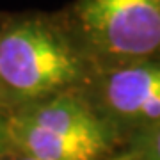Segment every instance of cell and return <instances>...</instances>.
I'll use <instances>...</instances> for the list:
<instances>
[{
    "mask_svg": "<svg viewBox=\"0 0 160 160\" xmlns=\"http://www.w3.org/2000/svg\"><path fill=\"white\" fill-rule=\"evenodd\" d=\"M82 77L80 52L48 23L16 22L0 34V89L14 100L57 96Z\"/></svg>",
    "mask_w": 160,
    "mask_h": 160,
    "instance_id": "obj_1",
    "label": "cell"
},
{
    "mask_svg": "<svg viewBox=\"0 0 160 160\" xmlns=\"http://www.w3.org/2000/svg\"><path fill=\"white\" fill-rule=\"evenodd\" d=\"M73 16L82 43L107 68L160 55V0H78Z\"/></svg>",
    "mask_w": 160,
    "mask_h": 160,
    "instance_id": "obj_2",
    "label": "cell"
},
{
    "mask_svg": "<svg viewBox=\"0 0 160 160\" xmlns=\"http://www.w3.org/2000/svg\"><path fill=\"white\" fill-rule=\"evenodd\" d=\"M94 94L105 123L148 132L160 123V57L107 68Z\"/></svg>",
    "mask_w": 160,
    "mask_h": 160,
    "instance_id": "obj_3",
    "label": "cell"
},
{
    "mask_svg": "<svg viewBox=\"0 0 160 160\" xmlns=\"http://www.w3.org/2000/svg\"><path fill=\"white\" fill-rule=\"evenodd\" d=\"M39 130L57 133L62 137L110 146L109 125L89 107V103L61 92L50 100H39L14 116Z\"/></svg>",
    "mask_w": 160,
    "mask_h": 160,
    "instance_id": "obj_4",
    "label": "cell"
},
{
    "mask_svg": "<svg viewBox=\"0 0 160 160\" xmlns=\"http://www.w3.org/2000/svg\"><path fill=\"white\" fill-rule=\"evenodd\" d=\"M6 141L16 148L18 153L36 160H98L109 149L102 144L39 130L14 116L6 119Z\"/></svg>",
    "mask_w": 160,
    "mask_h": 160,
    "instance_id": "obj_5",
    "label": "cell"
},
{
    "mask_svg": "<svg viewBox=\"0 0 160 160\" xmlns=\"http://www.w3.org/2000/svg\"><path fill=\"white\" fill-rule=\"evenodd\" d=\"M128 160H160V123L139 135L135 151Z\"/></svg>",
    "mask_w": 160,
    "mask_h": 160,
    "instance_id": "obj_6",
    "label": "cell"
},
{
    "mask_svg": "<svg viewBox=\"0 0 160 160\" xmlns=\"http://www.w3.org/2000/svg\"><path fill=\"white\" fill-rule=\"evenodd\" d=\"M0 160H36V158L27 157L23 153H16V155H11V157H0Z\"/></svg>",
    "mask_w": 160,
    "mask_h": 160,
    "instance_id": "obj_7",
    "label": "cell"
},
{
    "mask_svg": "<svg viewBox=\"0 0 160 160\" xmlns=\"http://www.w3.org/2000/svg\"><path fill=\"white\" fill-rule=\"evenodd\" d=\"M6 141V119L0 116V144Z\"/></svg>",
    "mask_w": 160,
    "mask_h": 160,
    "instance_id": "obj_8",
    "label": "cell"
}]
</instances>
